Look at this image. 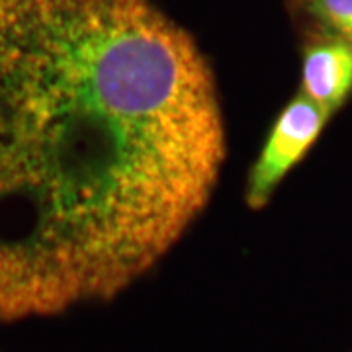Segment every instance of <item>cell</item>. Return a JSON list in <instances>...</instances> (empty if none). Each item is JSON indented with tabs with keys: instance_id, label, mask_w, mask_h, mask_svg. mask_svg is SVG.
Instances as JSON below:
<instances>
[{
	"instance_id": "obj_2",
	"label": "cell",
	"mask_w": 352,
	"mask_h": 352,
	"mask_svg": "<svg viewBox=\"0 0 352 352\" xmlns=\"http://www.w3.org/2000/svg\"><path fill=\"white\" fill-rule=\"evenodd\" d=\"M329 116L327 110L303 92L280 112L249 170L245 190L249 208L261 210L268 204L284 176L311 149Z\"/></svg>"
},
{
	"instance_id": "obj_1",
	"label": "cell",
	"mask_w": 352,
	"mask_h": 352,
	"mask_svg": "<svg viewBox=\"0 0 352 352\" xmlns=\"http://www.w3.org/2000/svg\"><path fill=\"white\" fill-rule=\"evenodd\" d=\"M223 161L212 67L151 0H0V319L122 294Z\"/></svg>"
},
{
	"instance_id": "obj_3",
	"label": "cell",
	"mask_w": 352,
	"mask_h": 352,
	"mask_svg": "<svg viewBox=\"0 0 352 352\" xmlns=\"http://www.w3.org/2000/svg\"><path fill=\"white\" fill-rule=\"evenodd\" d=\"M302 87L307 98L329 113L352 94V43L325 34L303 50Z\"/></svg>"
},
{
	"instance_id": "obj_4",
	"label": "cell",
	"mask_w": 352,
	"mask_h": 352,
	"mask_svg": "<svg viewBox=\"0 0 352 352\" xmlns=\"http://www.w3.org/2000/svg\"><path fill=\"white\" fill-rule=\"evenodd\" d=\"M303 8L325 34L352 43V0H303Z\"/></svg>"
}]
</instances>
